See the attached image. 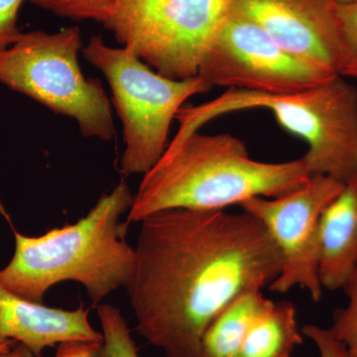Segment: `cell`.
Masks as SVG:
<instances>
[{"label": "cell", "instance_id": "ac0fdd59", "mask_svg": "<svg viewBox=\"0 0 357 357\" xmlns=\"http://www.w3.org/2000/svg\"><path fill=\"white\" fill-rule=\"evenodd\" d=\"M24 0H0V49L15 43L22 36L18 13Z\"/></svg>", "mask_w": 357, "mask_h": 357}, {"label": "cell", "instance_id": "52a82bcc", "mask_svg": "<svg viewBox=\"0 0 357 357\" xmlns=\"http://www.w3.org/2000/svg\"><path fill=\"white\" fill-rule=\"evenodd\" d=\"M234 0H112L103 27L158 74L198 76Z\"/></svg>", "mask_w": 357, "mask_h": 357}, {"label": "cell", "instance_id": "9a60e30c", "mask_svg": "<svg viewBox=\"0 0 357 357\" xmlns=\"http://www.w3.org/2000/svg\"><path fill=\"white\" fill-rule=\"evenodd\" d=\"M98 316L102 330L103 357H139L128 323L119 307L98 305Z\"/></svg>", "mask_w": 357, "mask_h": 357}, {"label": "cell", "instance_id": "8992f818", "mask_svg": "<svg viewBox=\"0 0 357 357\" xmlns=\"http://www.w3.org/2000/svg\"><path fill=\"white\" fill-rule=\"evenodd\" d=\"M91 65L105 75L123 126L124 175L149 172L168 147L169 130L178 110L192 96L211 86L199 76L173 79L158 74L126 47L114 48L93 36L82 49Z\"/></svg>", "mask_w": 357, "mask_h": 357}, {"label": "cell", "instance_id": "3957f363", "mask_svg": "<svg viewBox=\"0 0 357 357\" xmlns=\"http://www.w3.org/2000/svg\"><path fill=\"white\" fill-rule=\"evenodd\" d=\"M133 198L122 180L81 220L40 236L20 234L0 208L15 241L13 258L0 269V284L23 299L43 303L53 286L74 281L86 289L93 307L117 289L128 288L136 252L126 241L129 225L121 218Z\"/></svg>", "mask_w": 357, "mask_h": 357}, {"label": "cell", "instance_id": "30bf717a", "mask_svg": "<svg viewBox=\"0 0 357 357\" xmlns=\"http://www.w3.org/2000/svg\"><path fill=\"white\" fill-rule=\"evenodd\" d=\"M232 9L255 20L294 57L357 82V59L331 0H234Z\"/></svg>", "mask_w": 357, "mask_h": 357}, {"label": "cell", "instance_id": "5b68a950", "mask_svg": "<svg viewBox=\"0 0 357 357\" xmlns=\"http://www.w3.org/2000/svg\"><path fill=\"white\" fill-rule=\"evenodd\" d=\"M82 49L79 26L23 33L0 49V84L75 119L84 137L110 141L115 131L109 100L100 79L84 76L77 60Z\"/></svg>", "mask_w": 357, "mask_h": 357}, {"label": "cell", "instance_id": "ffe728a7", "mask_svg": "<svg viewBox=\"0 0 357 357\" xmlns=\"http://www.w3.org/2000/svg\"><path fill=\"white\" fill-rule=\"evenodd\" d=\"M54 357H103V340H67L61 342Z\"/></svg>", "mask_w": 357, "mask_h": 357}, {"label": "cell", "instance_id": "7c38bea8", "mask_svg": "<svg viewBox=\"0 0 357 357\" xmlns=\"http://www.w3.org/2000/svg\"><path fill=\"white\" fill-rule=\"evenodd\" d=\"M357 269V174L345 181L319 223V278L323 289L344 290Z\"/></svg>", "mask_w": 357, "mask_h": 357}, {"label": "cell", "instance_id": "8fae6325", "mask_svg": "<svg viewBox=\"0 0 357 357\" xmlns=\"http://www.w3.org/2000/svg\"><path fill=\"white\" fill-rule=\"evenodd\" d=\"M67 340L102 342L89 310H63L23 299L0 284V344H20L41 357L45 349Z\"/></svg>", "mask_w": 357, "mask_h": 357}, {"label": "cell", "instance_id": "9c48e42d", "mask_svg": "<svg viewBox=\"0 0 357 357\" xmlns=\"http://www.w3.org/2000/svg\"><path fill=\"white\" fill-rule=\"evenodd\" d=\"M344 182L312 175L302 187L277 198L249 199L241 211L262 223L282 256L280 274L269 291L285 294L300 287L319 302V223L321 215L344 188Z\"/></svg>", "mask_w": 357, "mask_h": 357}, {"label": "cell", "instance_id": "44dd1931", "mask_svg": "<svg viewBox=\"0 0 357 357\" xmlns=\"http://www.w3.org/2000/svg\"><path fill=\"white\" fill-rule=\"evenodd\" d=\"M337 14L344 38L357 59V2L337 6Z\"/></svg>", "mask_w": 357, "mask_h": 357}, {"label": "cell", "instance_id": "7402d4cb", "mask_svg": "<svg viewBox=\"0 0 357 357\" xmlns=\"http://www.w3.org/2000/svg\"><path fill=\"white\" fill-rule=\"evenodd\" d=\"M0 357H38L35 356L30 349L20 344H0Z\"/></svg>", "mask_w": 357, "mask_h": 357}, {"label": "cell", "instance_id": "2e32d148", "mask_svg": "<svg viewBox=\"0 0 357 357\" xmlns=\"http://www.w3.org/2000/svg\"><path fill=\"white\" fill-rule=\"evenodd\" d=\"M33 6L75 21L91 20L103 24L112 0H28Z\"/></svg>", "mask_w": 357, "mask_h": 357}, {"label": "cell", "instance_id": "277c9868", "mask_svg": "<svg viewBox=\"0 0 357 357\" xmlns=\"http://www.w3.org/2000/svg\"><path fill=\"white\" fill-rule=\"evenodd\" d=\"M252 109L270 110L282 128L307 143L303 158L312 176L344 183L356 175L357 89L342 77L285 95L229 89L211 102L178 110L180 128L172 141L184 139L220 115Z\"/></svg>", "mask_w": 357, "mask_h": 357}, {"label": "cell", "instance_id": "7a4b0ae2", "mask_svg": "<svg viewBox=\"0 0 357 357\" xmlns=\"http://www.w3.org/2000/svg\"><path fill=\"white\" fill-rule=\"evenodd\" d=\"M311 176L303 157L257 161L231 134L197 131L169 143L158 163L143 175L126 222L173 208L220 211L256 197L277 198L302 187Z\"/></svg>", "mask_w": 357, "mask_h": 357}, {"label": "cell", "instance_id": "ba28073f", "mask_svg": "<svg viewBox=\"0 0 357 357\" xmlns=\"http://www.w3.org/2000/svg\"><path fill=\"white\" fill-rule=\"evenodd\" d=\"M213 86L285 95L316 88L338 76L283 50L245 14L231 8L199 65Z\"/></svg>", "mask_w": 357, "mask_h": 357}, {"label": "cell", "instance_id": "603a6c76", "mask_svg": "<svg viewBox=\"0 0 357 357\" xmlns=\"http://www.w3.org/2000/svg\"><path fill=\"white\" fill-rule=\"evenodd\" d=\"M337 6H349V4L356 3L357 0H331Z\"/></svg>", "mask_w": 357, "mask_h": 357}, {"label": "cell", "instance_id": "5bb4252c", "mask_svg": "<svg viewBox=\"0 0 357 357\" xmlns=\"http://www.w3.org/2000/svg\"><path fill=\"white\" fill-rule=\"evenodd\" d=\"M266 300L261 289H251L234 300L206 328L201 357H241L249 326Z\"/></svg>", "mask_w": 357, "mask_h": 357}, {"label": "cell", "instance_id": "4fadbf2b", "mask_svg": "<svg viewBox=\"0 0 357 357\" xmlns=\"http://www.w3.org/2000/svg\"><path fill=\"white\" fill-rule=\"evenodd\" d=\"M302 335L295 305L267 299L249 326L241 357H291L303 344Z\"/></svg>", "mask_w": 357, "mask_h": 357}, {"label": "cell", "instance_id": "6da1fadb", "mask_svg": "<svg viewBox=\"0 0 357 357\" xmlns=\"http://www.w3.org/2000/svg\"><path fill=\"white\" fill-rule=\"evenodd\" d=\"M140 223L126 290L136 331L167 357H201L213 319L280 274L276 243L245 211L173 208Z\"/></svg>", "mask_w": 357, "mask_h": 357}, {"label": "cell", "instance_id": "e0dca14e", "mask_svg": "<svg viewBox=\"0 0 357 357\" xmlns=\"http://www.w3.org/2000/svg\"><path fill=\"white\" fill-rule=\"evenodd\" d=\"M344 290L347 303L333 314L331 332L344 344L347 357H357V269Z\"/></svg>", "mask_w": 357, "mask_h": 357}, {"label": "cell", "instance_id": "d6986e66", "mask_svg": "<svg viewBox=\"0 0 357 357\" xmlns=\"http://www.w3.org/2000/svg\"><path fill=\"white\" fill-rule=\"evenodd\" d=\"M302 333L316 345L319 357H347L344 344L335 337L330 328L306 325L302 328Z\"/></svg>", "mask_w": 357, "mask_h": 357}]
</instances>
